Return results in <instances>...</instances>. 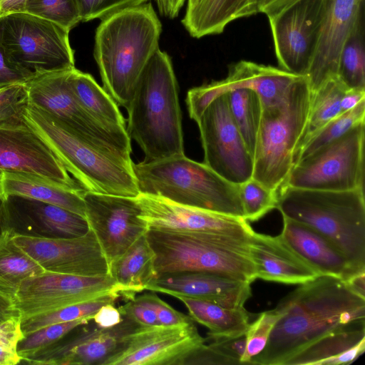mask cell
<instances>
[{
    "mask_svg": "<svg viewBox=\"0 0 365 365\" xmlns=\"http://www.w3.org/2000/svg\"><path fill=\"white\" fill-rule=\"evenodd\" d=\"M280 317L264 349L250 364L284 365L294 354L332 332L365 324V299L344 281L319 276L300 284L274 308Z\"/></svg>",
    "mask_w": 365,
    "mask_h": 365,
    "instance_id": "1",
    "label": "cell"
},
{
    "mask_svg": "<svg viewBox=\"0 0 365 365\" xmlns=\"http://www.w3.org/2000/svg\"><path fill=\"white\" fill-rule=\"evenodd\" d=\"M162 25L151 3L125 8L103 19L95 35L94 58L103 88L128 107L136 83L159 48Z\"/></svg>",
    "mask_w": 365,
    "mask_h": 365,
    "instance_id": "2",
    "label": "cell"
},
{
    "mask_svg": "<svg viewBox=\"0 0 365 365\" xmlns=\"http://www.w3.org/2000/svg\"><path fill=\"white\" fill-rule=\"evenodd\" d=\"M178 91L171 58L158 48L126 108V130L143 150L145 163L185 154Z\"/></svg>",
    "mask_w": 365,
    "mask_h": 365,
    "instance_id": "3",
    "label": "cell"
},
{
    "mask_svg": "<svg viewBox=\"0 0 365 365\" xmlns=\"http://www.w3.org/2000/svg\"><path fill=\"white\" fill-rule=\"evenodd\" d=\"M21 117L87 191L134 197L140 194L133 163L93 145L29 101Z\"/></svg>",
    "mask_w": 365,
    "mask_h": 365,
    "instance_id": "4",
    "label": "cell"
},
{
    "mask_svg": "<svg viewBox=\"0 0 365 365\" xmlns=\"http://www.w3.org/2000/svg\"><path fill=\"white\" fill-rule=\"evenodd\" d=\"M276 208L282 217L324 235L357 272H365L364 189L332 191L284 185L277 191Z\"/></svg>",
    "mask_w": 365,
    "mask_h": 365,
    "instance_id": "5",
    "label": "cell"
},
{
    "mask_svg": "<svg viewBox=\"0 0 365 365\" xmlns=\"http://www.w3.org/2000/svg\"><path fill=\"white\" fill-rule=\"evenodd\" d=\"M145 235L155 253L157 277L195 271L250 283L257 279L249 253L250 236L153 228Z\"/></svg>",
    "mask_w": 365,
    "mask_h": 365,
    "instance_id": "6",
    "label": "cell"
},
{
    "mask_svg": "<svg viewBox=\"0 0 365 365\" xmlns=\"http://www.w3.org/2000/svg\"><path fill=\"white\" fill-rule=\"evenodd\" d=\"M140 193L174 202L244 218L239 185L232 184L185 154L133 164Z\"/></svg>",
    "mask_w": 365,
    "mask_h": 365,
    "instance_id": "7",
    "label": "cell"
},
{
    "mask_svg": "<svg viewBox=\"0 0 365 365\" xmlns=\"http://www.w3.org/2000/svg\"><path fill=\"white\" fill-rule=\"evenodd\" d=\"M307 76L299 77L278 103L264 107L254 153L252 178L277 192L297 156L310 108Z\"/></svg>",
    "mask_w": 365,
    "mask_h": 365,
    "instance_id": "8",
    "label": "cell"
},
{
    "mask_svg": "<svg viewBox=\"0 0 365 365\" xmlns=\"http://www.w3.org/2000/svg\"><path fill=\"white\" fill-rule=\"evenodd\" d=\"M71 69L35 75L25 83L28 101L56 117L93 145L132 163L126 128L104 125L81 106L69 84Z\"/></svg>",
    "mask_w": 365,
    "mask_h": 365,
    "instance_id": "9",
    "label": "cell"
},
{
    "mask_svg": "<svg viewBox=\"0 0 365 365\" xmlns=\"http://www.w3.org/2000/svg\"><path fill=\"white\" fill-rule=\"evenodd\" d=\"M2 45L10 59L35 75L75 68L69 31L43 18L14 13L0 19Z\"/></svg>",
    "mask_w": 365,
    "mask_h": 365,
    "instance_id": "10",
    "label": "cell"
},
{
    "mask_svg": "<svg viewBox=\"0 0 365 365\" xmlns=\"http://www.w3.org/2000/svg\"><path fill=\"white\" fill-rule=\"evenodd\" d=\"M364 132L362 123L299 160L284 185L332 191L364 189Z\"/></svg>",
    "mask_w": 365,
    "mask_h": 365,
    "instance_id": "11",
    "label": "cell"
},
{
    "mask_svg": "<svg viewBox=\"0 0 365 365\" xmlns=\"http://www.w3.org/2000/svg\"><path fill=\"white\" fill-rule=\"evenodd\" d=\"M196 123L204 163L232 184L240 185L251 179L253 156L232 117L227 93L212 101Z\"/></svg>",
    "mask_w": 365,
    "mask_h": 365,
    "instance_id": "12",
    "label": "cell"
},
{
    "mask_svg": "<svg viewBox=\"0 0 365 365\" xmlns=\"http://www.w3.org/2000/svg\"><path fill=\"white\" fill-rule=\"evenodd\" d=\"M113 293L123 299L122 288L109 274L89 277L45 271L24 280L14 302L24 319Z\"/></svg>",
    "mask_w": 365,
    "mask_h": 365,
    "instance_id": "13",
    "label": "cell"
},
{
    "mask_svg": "<svg viewBox=\"0 0 365 365\" xmlns=\"http://www.w3.org/2000/svg\"><path fill=\"white\" fill-rule=\"evenodd\" d=\"M323 0H293L267 16L281 68L307 76L322 21Z\"/></svg>",
    "mask_w": 365,
    "mask_h": 365,
    "instance_id": "14",
    "label": "cell"
},
{
    "mask_svg": "<svg viewBox=\"0 0 365 365\" xmlns=\"http://www.w3.org/2000/svg\"><path fill=\"white\" fill-rule=\"evenodd\" d=\"M205 341L193 322L177 326L138 327L103 365H185Z\"/></svg>",
    "mask_w": 365,
    "mask_h": 365,
    "instance_id": "15",
    "label": "cell"
},
{
    "mask_svg": "<svg viewBox=\"0 0 365 365\" xmlns=\"http://www.w3.org/2000/svg\"><path fill=\"white\" fill-rule=\"evenodd\" d=\"M86 219L109 265L148 230L136 197L92 192L83 196Z\"/></svg>",
    "mask_w": 365,
    "mask_h": 365,
    "instance_id": "16",
    "label": "cell"
},
{
    "mask_svg": "<svg viewBox=\"0 0 365 365\" xmlns=\"http://www.w3.org/2000/svg\"><path fill=\"white\" fill-rule=\"evenodd\" d=\"M91 322L76 327L21 362L39 365H103L123 347L127 336L138 327L125 318L111 328H101Z\"/></svg>",
    "mask_w": 365,
    "mask_h": 365,
    "instance_id": "17",
    "label": "cell"
},
{
    "mask_svg": "<svg viewBox=\"0 0 365 365\" xmlns=\"http://www.w3.org/2000/svg\"><path fill=\"white\" fill-rule=\"evenodd\" d=\"M299 77L282 68L240 61L230 66L225 79L188 91L186 103L189 115L197 122L205 108L216 97L238 88H249L257 91L263 108L275 105L283 99L290 86Z\"/></svg>",
    "mask_w": 365,
    "mask_h": 365,
    "instance_id": "18",
    "label": "cell"
},
{
    "mask_svg": "<svg viewBox=\"0 0 365 365\" xmlns=\"http://www.w3.org/2000/svg\"><path fill=\"white\" fill-rule=\"evenodd\" d=\"M15 244L45 271L81 276L108 274V264L93 231L70 238L13 236Z\"/></svg>",
    "mask_w": 365,
    "mask_h": 365,
    "instance_id": "19",
    "label": "cell"
},
{
    "mask_svg": "<svg viewBox=\"0 0 365 365\" xmlns=\"http://www.w3.org/2000/svg\"><path fill=\"white\" fill-rule=\"evenodd\" d=\"M89 229L86 217L50 203L16 195L3 200L2 230L14 236L70 238Z\"/></svg>",
    "mask_w": 365,
    "mask_h": 365,
    "instance_id": "20",
    "label": "cell"
},
{
    "mask_svg": "<svg viewBox=\"0 0 365 365\" xmlns=\"http://www.w3.org/2000/svg\"><path fill=\"white\" fill-rule=\"evenodd\" d=\"M140 217L148 228L212 232L249 237L253 229L244 218L180 205L163 197L140 193Z\"/></svg>",
    "mask_w": 365,
    "mask_h": 365,
    "instance_id": "21",
    "label": "cell"
},
{
    "mask_svg": "<svg viewBox=\"0 0 365 365\" xmlns=\"http://www.w3.org/2000/svg\"><path fill=\"white\" fill-rule=\"evenodd\" d=\"M0 170L34 173L86 190L23 120L0 123Z\"/></svg>",
    "mask_w": 365,
    "mask_h": 365,
    "instance_id": "22",
    "label": "cell"
},
{
    "mask_svg": "<svg viewBox=\"0 0 365 365\" xmlns=\"http://www.w3.org/2000/svg\"><path fill=\"white\" fill-rule=\"evenodd\" d=\"M364 0H323L319 38L307 77L312 92L336 76L343 46L362 16Z\"/></svg>",
    "mask_w": 365,
    "mask_h": 365,
    "instance_id": "23",
    "label": "cell"
},
{
    "mask_svg": "<svg viewBox=\"0 0 365 365\" xmlns=\"http://www.w3.org/2000/svg\"><path fill=\"white\" fill-rule=\"evenodd\" d=\"M251 283L221 274L185 271L158 276L146 289L202 299L226 307H242L252 296Z\"/></svg>",
    "mask_w": 365,
    "mask_h": 365,
    "instance_id": "24",
    "label": "cell"
},
{
    "mask_svg": "<svg viewBox=\"0 0 365 365\" xmlns=\"http://www.w3.org/2000/svg\"><path fill=\"white\" fill-rule=\"evenodd\" d=\"M249 253L256 278L287 284H302L318 274L288 247L281 237L252 231Z\"/></svg>",
    "mask_w": 365,
    "mask_h": 365,
    "instance_id": "25",
    "label": "cell"
},
{
    "mask_svg": "<svg viewBox=\"0 0 365 365\" xmlns=\"http://www.w3.org/2000/svg\"><path fill=\"white\" fill-rule=\"evenodd\" d=\"M279 236L319 276H331L346 281L361 273L353 268L331 241L303 223L283 217Z\"/></svg>",
    "mask_w": 365,
    "mask_h": 365,
    "instance_id": "26",
    "label": "cell"
},
{
    "mask_svg": "<svg viewBox=\"0 0 365 365\" xmlns=\"http://www.w3.org/2000/svg\"><path fill=\"white\" fill-rule=\"evenodd\" d=\"M85 190L77 189L42 175L0 171V198L16 195L50 203L86 217Z\"/></svg>",
    "mask_w": 365,
    "mask_h": 365,
    "instance_id": "27",
    "label": "cell"
},
{
    "mask_svg": "<svg viewBox=\"0 0 365 365\" xmlns=\"http://www.w3.org/2000/svg\"><path fill=\"white\" fill-rule=\"evenodd\" d=\"M259 0H187L182 24L194 38L221 34L230 22L259 12Z\"/></svg>",
    "mask_w": 365,
    "mask_h": 365,
    "instance_id": "28",
    "label": "cell"
},
{
    "mask_svg": "<svg viewBox=\"0 0 365 365\" xmlns=\"http://www.w3.org/2000/svg\"><path fill=\"white\" fill-rule=\"evenodd\" d=\"M365 351V324L329 334L312 343L284 365H347Z\"/></svg>",
    "mask_w": 365,
    "mask_h": 365,
    "instance_id": "29",
    "label": "cell"
},
{
    "mask_svg": "<svg viewBox=\"0 0 365 365\" xmlns=\"http://www.w3.org/2000/svg\"><path fill=\"white\" fill-rule=\"evenodd\" d=\"M145 234L108 265V274L122 288L123 299L127 301L146 289L157 277L155 253Z\"/></svg>",
    "mask_w": 365,
    "mask_h": 365,
    "instance_id": "30",
    "label": "cell"
},
{
    "mask_svg": "<svg viewBox=\"0 0 365 365\" xmlns=\"http://www.w3.org/2000/svg\"><path fill=\"white\" fill-rule=\"evenodd\" d=\"M187 307L190 317L209 329L207 339L217 340L245 335L250 313L242 307H226L213 302L183 295L173 296Z\"/></svg>",
    "mask_w": 365,
    "mask_h": 365,
    "instance_id": "31",
    "label": "cell"
},
{
    "mask_svg": "<svg viewBox=\"0 0 365 365\" xmlns=\"http://www.w3.org/2000/svg\"><path fill=\"white\" fill-rule=\"evenodd\" d=\"M68 81L76 99L96 120L110 128H126L118 105L91 74L73 68Z\"/></svg>",
    "mask_w": 365,
    "mask_h": 365,
    "instance_id": "32",
    "label": "cell"
},
{
    "mask_svg": "<svg viewBox=\"0 0 365 365\" xmlns=\"http://www.w3.org/2000/svg\"><path fill=\"white\" fill-rule=\"evenodd\" d=\"M13 236L7 230L0 235V293L14 299L24 280L45 270L15 244Z\"/></svg>",
    "mask_w": 365,
    "mask_h": 365,
    "instance_id": "33",
    "label": "cell"
},
{
    "mask_svg": "<svg viewBox=\"0 0 365 365\" xmlns=\"http://www.w3.org/2000/svg\"><path fill=\"white\" fill-rule=\"evenodd\" d=\"M346 89L336 76L312 92L308 120L299 152L324 125L341 113V101Z\"/></svg>",
    "mask_w": 365,
    "mask_h": 365,
    "instance_id": "34",
    "label": "cell"
},
{
    "mask_svg": "<svg viewBox=\"0 0 365 365\" xmlns=\"http://www.w3.org/2000/svg\"><path fill=\"white\" fill-rule=\"evenodd\" d=\"M227 94L232 117L247 149L254 156L263 111L261 98L257 91L249 88H235Z\"/></svg>",
    "mask_w": 365,
    "mask_h": 365,
    "instance_id": "35",
    "label": "cell"
},
{
    "mask_svg": "<svg viewBox=\"0 0 365 365\" xmlns=\"http://www.w3.org/2000/svg\"><path fill=\"white\" fill-rule=\"evenodd\" d=\"M337 77L347 89H365V51L362 16L354 26L343 46Z\"/></svg>",
    "mask_w": 365,
    "mask_h": 365,
    "instance_id": "36",
    "label": "cell"
},
{
    "mask_svg": "<svg viewBox=\"0 0 365 365\" xmlns=\"http://www.w3.org/2000/svg\"><path fill=\"white\" fill-rule=\"evenodd\" d=\"M119 298H123L120 293L109 294L50 312L21 319V329L25 336L49 324L93 317L101 307L106 304H115Z\"/></svg>",
    "mask_w": 365,
    "mask_h": 365,
    "instance_id": "37",
    "label": "cell"
},
{
    "mask_svg": "<svg viewBox=\"0 0 365 365\" xmlns=\"http://www.w3.org/2000/svg\"><path fill=\"white\" fill-rule=\"evenodd\" d=\"M364 119L365 100H363L352 109L341 113L324 125L302 147L295 163L327 144L341 137L357 125L365 123Z\"/></svg>",
    "mask_w": 365,
    "mask_h": 365,
    "instance_id": "38",
    "label": "cell"
},
{
    "mask_svg": "<svg viewBox=\"0 0 365 365\" xmlns=\"http://www.w3.org/2000/svg\"><path fill=\"white\" fill-rule=\"evenodd\" d=\"M24 12L51 21L69 31L81 21L78 0H27Z\"/></svg>",
    "mask_w": 365,
    "mask_h": 365,
    "instance_id": "39",
    "label": "cell"
},
{
    "mask_svg": "<svg viewBox=\"0 0 365 365\" xmlns=\"http://www.w3.org/2000/svg\"><path fill=\"white\" fill-rule=\"evenodd\" d=\"M93 317L49 324L25 335L17 346L21 361L57 341L76 327L89 323Z\"/></svg>",
    "mask_w": 365,
    "mask_h": 365,
    "instance_id": "40",
    "label": "cell"
},
{
    "mask_svg": "<svg viewBox=\"0 0 365 365\" xmlns=\"http://www.w3.org/2000/svg\"><path fill=\"white\" fill-rule=\"evenodd\" d=\"M239 187L247 221H257L277 207V192L269 190L253 178L240 185Z\"/></svg>",
    "mask_w": 365,
    "mask_h": 365,
    "instance_id": "41",
    "label": "cell"
},
{
    "mask_svg": "<svg viewBox=\"0 0 365 365\" xmlns=\"http://www.w3.org/2000/svg\"><path fill=\"white\" fill-rule=\"evenodd\" d=\"M279 317V314L273 309L260 313L252 323H250L245 333L246 349L242 359V364H250L252 359L264 349Z\"/></svg>",
    "mask_w": 365,
    "mask_h": 365,
    "instance_id": "42",
    "label": "cell"
},
{
    "mask_svg": "<svg viewBox=\"0 0 365 365\" xmlns=\"http://www.w3.org/2000/svg\"><path fill=\"white\" fill-rule=\"evenodd\" d=\"M24 337L19 316L0 322V365H15L21 362L17 346Z\"/></svg>",
    "mask_w": 365,
    "mask_h": 365,
    "instance_id": "43",
    "label": "cell"
},
{
    "mask_svg": "<svg viewBox=\"0 0 365 365\" xmlns=\"http://www.w3.org/2000/svg\"><path fill=\"white\" fill-rule=\"evenodd\" d=\"M27 102L25 83L0 88V123L21 120V113Z\"/></svg>",
    "mask_w": 365,
    "mask_h": 365,
    "instance_id": "44",
    "label": "cell"
},
{
    "mask_svg": "<svg viewBox=\"0 0 365 365\" xmlns=\"http://www.w3.org/2000/svg\"><path fill=\"white\" fill-rule=\"evenodd\" d=\"M149 0H78L81 21L103 19L119 10L146 3Z\"/></svg>",
    "mask_w": 365,
    "mask_h": 365,
    "instance_id": "45",
    "label": "cell"
},
{
    "mask_svg": "<svg viewBox=\"0 0 365 365\" xmlns=\"http://www.w3.org/2000/svg\"><path fill=\"white\" fill-rule=\"evenodd\" d=\"M122 317L138 327L159 326L156 313L142 295L118 307Z\"/></svg>",
    "mask_w": 365,
    "mask_h": 365,
    "instance_id": "46",
    "label": "cell"
},
{
    "mask_svg": "<svg viewBox=\"0 0 365 365\" xmlns=\"http://www.w3.org/2000/svg\"><path fill=\"white\" fill-rule=\"evenodd\" d=\"M142 296L156 313L160 326H177L193 322L189 315L177 311L157 294L146 293Z\"/></svg>",
    "mask_w": 365,
    "mask_h": 365,
    "instance_id": "47",
    "label": "cell"
},
{
    "mask_svg": "<svg viewBox=\"0 0 365 365\" xmlns=\"http://www.w3.org/2000/svg\"><path fill=\"white\" fill-rule=\"evenodd\" d=\"M34 76L15 64L7 55L1 43L0 23V88L13 84L26 83Z\"/></svg>",
    "mask_w": 365,
    "mask_h": 365,
    "instance_id": "48",
    "label": "cell"
},
{
    "mask_svg": "<svg viewBox=\"0 0 365 365\" xmlns=\"http://www.w3.org/2000/svg\"><path fill=\"white\" fill-rule=\"evenodd\" d=\"M212 341L210 344L232 360L235 364H242V359L246 349L245 334L235 338Z\"/></svg>",
    "mask_w": 365,
    "mask_h": 365,
    "instance_id": "49",
    "label": "cell"
},
{
    "mask_svg": "<svg viewBox=\"0 0 365 365\" xmlns=\"http://www.w3.org/2000/svg\"><path fill=\"white\" fill-rule=\"evenodd\" d=\"M114 304H106L93 315V322L101 328H111L120 324L123 318Z\"/></svg>",
    "mask_w": 365,
    "mask_h": 365,
    "instance_id": "50",
    "label": "cell"
},
{
    "mask_svg": "<svg viewBox=\"0 0 365 365\" xmlns=\"http://www.w3.org/2000/svg\"><path fill=\"white\" fill-rule=\"evenodd\" d=\"M365 100V89H346L341 101V113L352 109Z\"/></svg>",
    "mask_w": 365,
    "mask_h": 365,
    "instance_id": "51",
    "label": "cell"
},
{
    "mask_svg": "<svg viewBox=\"0 0 365 365\" xmlns=\"http://www.w3.org/2000/svg\"><path fill=\"white\" fill-rule=\"evenodd\" d=\"M185 0H155L161 15L173 19L175 18Z\"/></svg>",
    "mask_w": 365,
    "mask_h": 365,
    "instance_id": "52",
    "label": "cell"
},
{
    "mask_svg": "<svg viewBox=\"0 0 365 365\" xmlns=\"http://www.w3.org/2000/svg\"><path fill=\"white\" fill-rule=\"evenodd\" d=\"M15 316L19 314L15 308L14 299L0 293V322Z\"/></svg>",
    "mask_w": 365,
    "mask_h": 365,
    "instance_id": "53",
    "label": "cell"
},
{
    "mask_svg": "<svg viewBox=\"0 0 365 365\" xmlns=\"http://www.w3.org/2000/svg\"><path fill=\"white\" fill-rule=\"evenodd\" d=\"M27 0H0V19L14 13L24 12Z\"/></svg>",
    "mask_w": 365,
    "mask_h": 365,
    "instance_id": "54",
    "label": "cell"
},
{
    "mask_svg": "<svg viewBox=\"0 0 365 365\" xmlns=\"http://www.w3.org/2000/svg\"><path fill=\"white\" fill-rule=\"evenodd\" d=\"M365 272L355 274L344 282L348 287L360 297L365 299Z\"/></svg>",
    "mask_w": 365,
    "mask_h": 365,
    "instance_id": "55",
    "label": "cell"
},
{
    "mask_svg": "<svg viewBox=\"0 0 365 365\" xmlns=\"http://www.w3.org/2000/svg\"><path fill=\"white\" fill-rule=\"evenodd\" d=\"M0 171H1V170H0ZM2 204H3V201L0 198V235L3 232V230H2Z\"/></svg>",
    "mask_w": 365,
    "mask_h": 365,
    "instance_id": "56",
    "label": "cell"
},
{
    "mask_svg": "<svg viewBox=\"0 0 365 365\" xmlns=\"http://www.w3.org/2000/svg\"><path fill=\"white\" fill-rule=\"evenodd\" d=\"M270 0H259V3H260V6H259V12H260V9L263 6V5L267 3V1H269Z\"/></svg>",
    "mask_w": 365,
    "mask_h": 365,
    "instance_id": "57",
    "label": "cell"
}]
</instances>
